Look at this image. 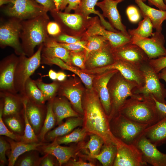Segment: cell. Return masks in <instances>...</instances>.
<instances>
[{"label": "cell", "mask_w": 166, "mask_h": 166, "mask_svg": "<svg viewBox=\"0 0 166 166\" xmlns=\"http://www.w3.org/2000/svg\"><path fill=\"white\" fill-rule=\"evenodd\" d=\"M117 152L113 166H145L141 153L136 145L125 143L116 138Z\"/></svg>", "instance_id": "cell-13"}, {"label": "cell", "mask_w": 166, "mask_h": 166, "mask_svg": "<svg viewBox=\"0 0 166 166\" xmlns=\"http://www.w3.org/2000/svg\"><path fill=\"white\" fill-rule=\"evenodd\" d=\"M112 51L115 61H125L140 69L143 64L148 62L149 60L147 55L140 47L132 42L112 48Z\"/></svg>", "instance_id": "cell-15"}, {"label": "cell", "mask_w": 166, "mask_h": 166, "mask_svg": "<svg viewBox=\"0 0 166 166\" xmlns=\"http://www.w3.org/2000/svg\"><path fill=\"white\" fill-rule=\"evenodd\" d=\"M20 114L11 115L3 117V121L7 128L14 133L22 136L25 129L24 121H22Z\"/></svg>", "instance_id": "cell-38"}, {"label": "cell", "mask_w": 166, "mask_h": 166, "mask_svg": "<svg viewBox=\"0 0 166 166\" xmlns=\"http://www.w3.org/2000/svg\"><path fill=\"white\" fill-rule=\"evenodd\" d=\"M144 18L143 20L139 22L136 28L128 30V33L130 36L146 38L152 35L153 28L151 22L147 17H145Z\"/></svg>", "instance_id": "cell-37"}, {"label": "cell", "mask_w": 166, "mask_h": 166, "mask_svg": "<svg viewBox=\"0 0 166 166\" xmlns=\"http://www.w3.org/2000/svg\"><path fill=\"white\" fill-rule=\"evenodd\" d=\"M53 99L49 101L47 107L46 116L43 125L38 137L40 142H45V137L47 133L54 127L57 120L53 109Z\"/></svg>", "instance_id": "cell-35"}, {"label": "cell", "mask_w": 166, "mask_h": 166, "mask_svg": "<svg viewBox=\"0 0 166 166\" xmlns=\"http://www.w3.org/2000/svg\"><path fill=\"white\" fill-rule=\"evenodd\" d=\"M43 47V44L40 45L37 51L31 57H27L24 54L18 57L15 71L14 87L16 92L24 98L26 82L41 63Z\"/></svg>", "instance_id": "cell-6"}, {"label": "cell", "mask_w": 166, "mask_h": 166, "mask_svg": "<svg viewBox=\"0 0 166 166\" xmlns=\"http://www.w3.org/2000/svg\"><path fill=\"white\" fill-rule=\"evenodd\" d=\"M48 75L52 80L54 81L57 80V73L53 70L50 69Z\"/></svg>", "instance_id": "cell-60"}, {"label": "cell", "mask_w": 166, "mask_h": 166, "mask_svg": "<svg viewBox=\"0 0 166 166\" xmlns=\"http://www.w3.org/2000/svg\"><path fill=\"white\" fill-rule=\"evenodd\" d=\"M104 143V141L101 137L97 134H92L85 148L89 150L90 156L93 157L100 153Z\"/></svg>", "instance_id": "cell-43"}, {"label": "cell", "mask_w": 166, "mask_h": 166, "mask_svg": "<svg viewBox=\"0 0 166 166\" xmlns=\"http://www.w3.org/2000/svg\"><path fill=\"white\" fill-rule=\"evenodd\" d=\"M83 121L82 118L78 117L69 118L65 123L47 133L45 142L52 141L56 138L68 134L75 128L81 125Z\"/></svg>", "instance_id": "cell-29"}, {"label": "cell", "mask_w": 166, "mask_h": 166, "mask_svg": "<svg viewBox=\"0 0 166 166\" xmlns=\"http://www.w3.org/2000/svg\"><path fill=\"white\" fill-rule=\"evenodd\" d=\"M115 61L112 48L108 41L100 49L88 53L85 65L90 69L106 66Z\"/></svg>", "instance_id": "cell-20"}, {"label": "cell", "mask_w": 166, "mask_h": 166, "mask_svg": "<svg viewBox=\"0 0 166 166\" xmlns=\"http://www.w3.org/2000/svg\"><path fill=\"white\" fill-rule=\"evenodd\" d=\"M118 113L136 122L149 126L159 121L152 96L127 99Z\"/></svg>", "instance_id": "cell-3"}, {"label": "cell", "mask_w": 166, "mask_h": 166, "mask_svg": "<svg viewBox=\"0 0 166 166\" xmlns=\"http://www.w3.org/2000/svg\"><path fill=\"white\" fill-rule=\"evenodd\" d=\"M21 21L10 18L1 23L0 26V47L3 48L7 46L11 47L14 49L15 53L19 56L24 54L20 41Z\"/></svg>", "instance_id": "cell-10"}, {"label": "cell", "mask_w": 166, "mask_h": 166, "mask_svg": "<svg viewBox=\"0 0 166 166\" xmlns=\"http://www.w3.org/2000/svg\"><path fill=\"white\" fill-rule=\"evenodd\" d=\"M70 57L72 64L83 70L85 69L86 57L85 50L79 52L70 51Z\"/></svg>", "instance_id": "cell-45"}, {"label": "cell", "mask_w": 166, "mask_h": 166, "mask_svg": "<svg viewBox=\"0 0 166 166\" xmlns=\"http://www.w3.org/2000/svg\"><path fill=\"white\" fill-rule=\"evenodd\" d=\"M66 76L64 73L59 72L57 73V80L59 81H63L65 80Z\"/></svg>", "instance_id": "cell-58"}, {"label": "cell", "mask_w": 166, "mask_h": 166, "mask_svg": "<svg viewBox=\"0 0 166 166\" xmlns=\"http://www.w3.org/2000/svg\"><path fill=\"white\" fill-rule=\"evenodd\" d=\"M23 104L28 121L38 136L42 127L46 115L44 105L36 104L26 99H24Z\"/></svg>", "instance_id": "cell-21"}, {"label": "cell", "mask_w": 166, "mask_h": 166, "mask_svg": "<svg viewBox=\"0 0 166 166\" xmlns=\"http://www.w3.org/2000/svg\"><path fill=\"white\" fill-rule=\"evenodd\" d=\"M62 95L70 101L71 104L79 112L82 113L81 98L82 91L81 89L67 85L62 87L61 89Z\"/></svg>", "instance_id": "cell-32"}, {"label": "cell", "mask_w": 166, "mask_h": 166, "mask_svg": "<svg viewBox=\"0 0 166 166\" xmlns=\"http://www.w3.org/2000/svg\"><path fill=\"white\" fill-rule=\"evenodd\" d=\"M148 63L155 72L158 74L166 67V56L156 59H149Z\"/></svg>", "instance_id": "cell-49"}, {"label": "cell", "mask_w": 166, "mask_h": 166, "mask_svg": "<svg viewBox=\"0 0 166 166\" xmlns=\"http://www.w3.org/2000/svg\"><path fill=\"white\" fill-rule=\"evenodd\" d=\"M23 113L25 122V129L21 141L27 143L40 142L28 121L24 107Z\"/></svg>", "instance_id": "cell-42"}, {"label": "cell", "mask_w": 166, "mask_h": 166, "mask_svg": "<svg viewBox=\"0 0 166 166\" xmlns=\"http://www.w3.org/2000/svg\"><path fill=\"white\" fill-rule=\"evenodd\" d=\"M57 143L55 138L49 144L46 143L39 147L38 150L45 154L49 153L54 156L57 159L59 165L67 163L74 155L73 148L61 146Z\"/></svg>", "instance_id": "cell-23"}, {"label": "cell", "mask_w": 166, "mask_h": 166, "mask_svg": "<svg viewBox=\"0 0 166 166\" xmlns=\"http://www.w3.org/2000/svg\"><path fill=\"white\" fill-rule=\"evenodd\" d=\"M46 30L48 35L51 37H56L62 33L60 26L56 22H49Z\"/></svg>", "instance_id": "cell-51"}, {"label": "cell", "mask_w": 166, "mask_h": 166, "mask_svg": "<svg viewBox=\"0 0 166 166\" xmlns=\"http://www.w3.org/2000/svg\"><path fill=\"white\" fill-rule=\"evenodd\" d=\"M164 2H166V0H164Z\"/></svg>", "instance_id": "cell-62"}, {"label": "cell", "mask_w": 166, "mask_h": 166, "mask_svg": "<svg viewBox=\"0 0 166 166\" xmlns=\"http://www.w3.org/2000/svg\"><path fill=\"white\" fill-rule=\"evenodd\" d=\"M38 4L44 7L48 11L55 10L54 4L53 0H35Z\"/></svg>", "instance_id": "cell-55"}, {"label": "cell", "mask_w": 166, "mask_h": 166, "mask_svg": "<svg viewBox=\"0 0 166 166\" xmlns=\"http://www.w3.org/2000/svg\"><path fill=\"white\" fill-rule=\"evenodd\" d=\"M152 97L155 102L156 111L159 120L166 117V104L158 101L152 96Z\"/></svg>", "instance_id": "cell-53"}, {"label": "cell", "mask_w": 166, "mask_h": 166, "mask_svg": "<svg viewBox=\"0 0 166 166\" xmlns=\"http://www.w3.org/2000/svg\"><path fill=\"white\" fill-rule=\"evenodd\" d=\"M116 69L126 79L136 82L138 87L143 86L145 83V78L140 69L128 62L116 60L113 64L103 67L83 70L87 73L102 74L106 71Z\"/></svg>", "instance_id": "cell-12"}, {"label": "cell", "mask_w": 166, "mask_h": 166, "mask_svg": "<svg viewBox=\"0 0 166 166\" xmlns=\"http://www.w3.org/2000/svg\"><path fill=\"white\" fill-rule=\"evenodd\" d=\"M142 134L157 147L166 143V117L148 126Z\"/></svg>", "instance_id": "cell-24"}, {"label": "cell", "mask_w": 166, "mask_h": 166, "mask_svg": "<svg viewBox=\"0 0 166 166\" xmlns=\"http://www.w3.org/2000/svg\"><path fill=\"white\" fill-rule=\"evenodd\" d=\"M41 63L50 65H55L62 69L73 73L80 78L89 90L92 89L93 78L92 76L68 65L61 59L57 57L43 59H41Z\"/></svg>", "instance_id": "cell-30"}, {"label": "cell", "mask_w": 166, "mask_h": 166, "mask_svg": "<svg viewBox=\"0 0 166 166\" xmlns=\"http://www.w3.org/2000/svg\"><path fill=\"white\" fill-rule=\"evenodd\" d=\"M122 1V0H103L98 2L96 6L101 9L104 17L108 19L109 22L115 29L125 34L129 35L126 26L122 22L117 9L118 4Z\"/></svg>", "instance_id": "cell-18"}, {"label": "cell", "mask_w": 166, "mask_h": 166, "mask_svg": "<svg viewBox=\"0 0 166 166\" xmlns=\"http://www.w3.org/2000/svg\"><path fill=\"white\" fill-rule=\"evenodd\" d=\"M98 17L90 18L88 28L82 37L99 35L105 37L112 48H117L132 42V37L121 32H115L109 30L101 24Z\"/></svg>", "instance_id": "cell-11"}, {"label": "cell", "mask_w": 166, "mask_h": 166, "mask_svg": "<svg viewBox=\"0 0 166 166\" xmlns=\"http://www.w3.org/2000/svg\"><path fill=\"white\" fill-rule=\"evenodd\" d=\"M64 0H53L55 7V10H60L62 4Z\"/></svg>", "instance_id": "cell-61"}, {"label": "cell", "mask_w": 166, "mask_h": 166, "mask_svg": "<svg viewBox=\"0 0 166 166\" xmlns=\"http://www.w3.org/2000/svg\"><path fill=\"white\" fill-rule=\"evenodd\" d=\"M55 157L52 154L47 153L41 157L39 166H53L55 165L53 157Z\"/></svg>", "instance_id": "cell-54"}, {"label": "cell", "mask_w": 166, "mask_h": 166, "mask_svg": "<svg viewBox=\"0 0 166 166\" xmlns=\"http://www.w3.org/2000/svg\"><path fill=\"white\" fill-rule=\"evenodd\" d=\"M126 12L128 20L132 23H136L140 20V12L136 6L133 5L128 6Z\"/></svg>", "instance_id": "cell-50"}, {"label": "cell", "mask_w": 166, "mask_h": 166, "mask_svg": "<svg viewBox=\"0 0 166 166\" xmlns=\"http://www.w3.org/2000/svg\"><path fill=\"white\" fill-rule=\"evenodd\" d=\"M1 95L3 98L2 117L20 114L24 109V99L19 94L1 92Z\"/></svg>", "instance_id": "cell-25"}, {"label": "cell", "mask_w": 166, "mask_h": 166, "mask_svg": "<svg viewBox=\"0 0 166 166\" xmlns=\"http://www.w3.org/2000/svg\"><path fill=\"white\" fill-rule=\"evenodd\" d=\"M113 117H114L113 126L110 128L112 134L127 144H135L144 131L149 126L136 122L119 113Z\"/></svg>", "instance_id": "cell-8"}, {"label": "cell", "mask_w": 166, "mask_h": 166, "mask_svg": "<svg viewBox=\"0 0 166 166\" xmlns=\"http://www.w3.org/2000/svg\"><path fill=\"white\" fill-rule=\"evenodd\" d=\"M50 12L55 22L60 26L62 33L75 36L82 37L88 28L91 18L87 19L77 14L55 10Z\"/></svg>", "instance_id": "cell-9"}, {"label": "cell", "mask_w": 166, "mask_h": 166, "mask_svg": "<svg viewBox=\"0 0 166 166\" xmlns=\"http://www.w3.org/2000/svg\"><path fill=\"white\" fill-rule=\"evenodd\" d=\"M82 38L87 41L86 57L90 52L100 49L108 42L105 37L99 35L82 37Z\"/></svg>", "instance_id": "cell-40"}, {"label": "cell", "mask_w": 166, "mask_h": 166, "mask_svg": "<svg viewBox=\"0 0 166 166\" xmlns=\"http://www.w3.org/2000/svg\"><path fill=\"white\" fill-rule=\"evenodd\" d=\"M3 104L1 102L0 108V135L4 136L17 141H21L22 136L15 134L10 130L3 121L2 113Z\"/></svg>", "instance_id": "cell-44"}, {"label": "cell", "mask_w": 166, "mask_h": 166, "mask_svg": "<svg viewBox=\"0 0 166 166\" xmlns=\"http://www.w3.org/2000/svg\"><path fill=\"white\" fill-rule=\"evenodd\" d=\"M160 79H163L166 82V67L162 69L158 73Z\"/></svg>", "instance_id": "cell-59"}, {"label": "cell", "mask_w": 166, "mask_h": 166, "mask_svg": "<svg viewBox=\"0 0 166 166\" xmlns=\"http://www.w3.org/2000/svg\"><path fill=\"white\" fill-rule=\"evenodd\" d=\"M134 1L139 7L143 17H148L156 31L161 32L163 22L166 20V11L152 8L146 5L141 0Z\"/></svg>", "instance_id": "cell-26"}, {"label": "cell", "mask_w": 166, "mask_h": 166, "mask_svg": "<svg viewBox=\"0 0 166 166\" xmlns=\"http://www.w3.org/2000/svg\"><path fill=\"white\" fill-rule=\"evenodd\" d=\"M99 0H81L77 8L74 11V13L80 14L85 18H89L91 14H96L99 17L102 25L106 29L115 32L120 31L115 29L104 18L102 14L95 8V6Z\"/></svg>", "instance_id": "cell-27"}, {"label": "cell", "mask_w": 166, "mask_h": 166, "mask_svg": "<svg viewBox=\"0 0 166 166\" xmlns=\"http://www.w3.org/2000/svg\"><path fill=\"white\" fill-rule=\"evenodd\" d=\"M144 2L147 1L150 6L154 5L160 10L166 11V4L164 0H141Z\"/></svg>", "instance_id": "cell-56"}, {"label": "cell", "mask_w": 166, "mask_h": 166, "mask_svg": "<svg viewBox=\"0 0 166 166\" xmlns=\"http://www.w3.org/2000/svg\"><path fill=\"white\" fill-rule=\"evenodd\" d=\"M25 97L28 100L39 105H44L46 101L42 92L30 77L25 85Z\"/></svg>", "instance_id": "cell-33"}, {"label": "cell", "mask_w": 166, "mask_h": 166, "mask_svg": "<svg viewBox=\"0 0 166 166\" xmlns=\"http://www.w3.org/2000/svg\"><path fill=\"white\" fill-rule=\"evenodd\" d=\"M145 78L144 85L136 88L134 93L143 97L152 96L158 101L166 104V89L160 81L158 74L156 73L148 62L143 64L140 68Z\"/></svg>", "instance_id": "cell-7"}, {"label": "cell", "mask_w": 166, "mask_h": 166, "mask_svg": "<svg viewBox=\"0 0 166 166\" xmlns=\"http://www.w3.org/2000/svg\"><path fill=\"white\" fill-rule=\"evenodd\" d=\"M58 43L61 46L71 51L79 52L86 50V40H82L80 42L73 44Z\"/></svg>", "instance_id": "cell-48"}, {"label": "cell", "mask_w": 166, "mask_h": 166, "mask_svg": "<svg viewBox=\"0 0 166 166\" xmlns=\"http://www.w3.org/2000/svg\"><path fill=\"white\" fill-rule=\"evenodd\" d=\"M49 21L47 14L22 21L20 39L22 48L26 55L28 57L33 55L35 47L43 44L49 38V36L46 26Z\"/></svg>", "instance_id": "cell-2"}, {"label": "cell", "mask_w": 166, "mask_h": 166, "mask_svg": "<svg viewBox=\"0 0 166 166\" xmlns=\"http://www.w3.org/2000/svg\"><path fill=\"white\" fill-rule=\"evenodd\" d=\"M122 0V1H124V0Z\"/></svg>", "instance_id": "cell-63"}, {"label": "cell", "mask_w": 166, "mask_h": 166, "mask_svg": "<svg viewBox=\"0 0 166 166\" xmlns=\"http://www.w3.org/2000/svg\"><path fill=\"white\" fill-rule=\"evenodd\" d=\"M150 38L132 36V43L138 45L145 52L149 59L166 56L165 40L161 32L156 31Z\"/></svg>", "instance_id": "cell-14"}, {"label": "cell", "mask_w": 166, "mask_h": 166, "mask_svg": "<svg viewBox=\"0 0 166 166\" xmlns=\"http://www.w3.org/2000/svg\"><path fill=\"white\" fill-rule=\"evenodd\" d=\"M59 58L66 64L71 66L70 51L60 45L59 43L49 36L43 44L41 53V59Z\"/></svg>", "instance_id": "cell-22"}, {"label": "cell", "mask_w": 166, "mask_h": 166, "mask_svg": "<svg viewBox=\"0 0 166 166\" xmlns=\"http://www.w3.org/2000/svg\"><path fill=\"white\" fill-rule=\"evenodd\" d=\"M4 14L21 21L47 14L48 11L35 0H0Z\"/></svg>", "instance_id": "cell-5"}, {"label": "cell", "mask_w": 166, "mask_h": 166, "mask_svg": "<svg viewBox=\"0 0 166 166\" xmlns=\"http://www.w3.org/2000/svg\"><path fill=\"white\" fill-rule=\"evenodd\" d=\"M135 145L140 151L143 161L153 166H166V154L159 151L157 146L142 134Z\"/></svg>", "instance_id": "cell-17"}, {"label": "cell", "mask_w": 166, "mask_h": 166, "mask_svg": "<svg viewBox=\"0 0 166 166\" xmlns=\"http://www.w3.org/2000/svg\"><path fill=\"white\" fill-rule=\"evenodd\" d=\"M108 87L111 104L109 120L118 113L128 98L142 97L134 93V89L138 87L136 83L125 78L118 71L110 79Z\"/></svg>", "instance_id": "cell-4"}, {"label": "cell", "mask_w": 166, "mask_h": 166, "mask_svg": "<svg viewBox=\"0 0 166 166\" xmlns=\"http://www.w3.org/2000/svg\"><path fill=\"white\" fill-rule=\"evenodd\" d=\"M34 81L42 92L46 101L53 99L59 88L58 83L55 82L50 84L45 83L40 79Z\"/></svg>", "instance_id": "cell-41"}, {"label": "cell", "mask_w": 166, "mask_h": 166, "mask_svg": "<svg viewBox=\"0 0 166 166\" xmlns=\"http://www.w3.org/2000/svg\"><path fill=\"white\" fill-rule=\"evenodd\" d=\"M10 149L9 142L3 136L0 138V165L4 166L8 164V160L6 158V151Z\"/></svg>", "instance_id": "cell-46"}, {"label": "cell", "mask_w": 166, "mask_h": 166, "mask_svg": "<svg viewBox=\"0 0 166 166\" xmlns=\"http://www.w3.org/2000/svg\"><path fill=\"white\" fill-rule=\"evenodd\" d=\"M39 151L34 149L27 151L19 156L16 160L14 166H39L41 157Z\"/></svg>", "instance_id": "cell-36"}, {"label": "cell", "mask_w": 166, "mask_h": 166, "mask_svg": "<svg viewBox=\"0 0 166 166\" xmlns=\"http://www.w3.org/2000/svg\"><path fill=\"white\" fill-rule=\"evenodd\" d=\"M18 57L14 54L7 56L0 63V90L1 92L17 94L14 87L15 71Z\"/></svg>", "instance_id": "cell-16"}, {"label": "cell", "mask_w": 166, "mask_h": 166, "mask_svg": "<svg viewBox=\"0 0 166 166\" xmlns=\"http://www.w3.org/2000/svg\"><path fill=\"white\" fill-rule=\"evenodd\" d=\"M92 90L85 99V128L87 132L101 137L104 144H115V137L111 131L109 117L100 103L98 94Z\"/></svg>", "instance_id": "cell-1"}, {"label": "cell", "mask_w": 166, "mask_h": 166, "mask_svg": "<svg viewBox=\"0 0 166 166\" xmlns=\"http://www.w3.org/2000/svg\"><path fill=\"white\" fill-rule=\"evenodd\" d=\"M81 0H64L60 9L62 11L65 10V12L70 13L72 10L75 11L78 7Z\"/></svg>", "instance_id": "cell-52"}, {"label": "cell", "mask_w": 166, "mask_h": 166, "mask_svg": "<svg viewBox=\"0 0 166 166\" xmlns=\"http://www.w3.org/2000/svg\"><path fill=\"white\" fill-rule=\"evenodd\" d=\"M52 38L58 42L67 44L75 43L83 40L81 37L73 36L64 33L56 37Z\"/></svg>", "instance_id": "cell-47"}, {"label": "cell", "mask_w": 166, "mask_h": 166, "mask_svg": "<svg viewBox=\"0 0 166 166\" xmlns=\"http://www.w3.org/2000/svg\"><path fill=\"white\" fill-rule=\"evenodd\" d=\"M73 166H93L94 164L91 163H87L82 160H79L78 161H73L70 164Z\"/></svg>", "instance_id": "cell-57"}, {"label": "cell", "mask_w": 166, "mask_h": 166, "mask_svg": "<svg viewBox=\"0 0 166 166\" xmlns=\"http://www.w3.org/2000/svg\"><path fill=\"white\" fill-rule=\"evenodd\" d=\"M53 109L56 118L57 123L60 125L65 118L78 117V115L71 108L66 101L59 98L54 99Z\"/></svg>", "instance_id": "cell-31"}, {"label": "cell", "mask_w": 166, "mask_h": 166, "mask_svg": "<svg viewBox=\"0 0 166 166\" xmlns=\"http://www.w3.org/2000/svg\"><path fill=\"white\" fill-rule=\"evenodd\" d=\"M87 132L85 128H77L69 134L56 138V140L59 144H67L72 142H78L84 138Z\"/></svg>", "instance_id": "cell-39"}, {"label": "cell", "mask_w": 166, "mask_h": 166, "mask_svg": "<svg viewBox=\"0 0 166 166\" xmlns=\"http://www.w3.org/2000/svg\"><path fill=\"white\" fill-rule=\"evenodd\" d=\"M117 152V148L115 144H104L100 153L92 158L97 159L104 166H112L113 165Z\"/></svg>", "instance_id": "cell-34"}, {"label": "cell", "mask_w": 166, "mask_h": 166, "mask_svg": "<svg viewBox=\"0 0 166 166\" xmlns=\"http://www.w3.org/2000/svg\"><path fill=\"white\" fill-rule=\"evenodd\" d=\"M118 71L116 69L106 71L101 74L94 83L95 89L103 109L109 117L111 112V104L108 84L111 78Z\"/></svg>", "instance_id": "cell-19"}, {"label": "cell", "mask_w": 166, "mask_h": 166, "mask_svg": "<svg viewBox=\"0 0 166 166\" xmlns=\"http://www.w3.org/2000/svg\"><path fill=\"white\" fill-rule=\"evenodd\" d=\"M7 140L10 145L11 150L8 155L9 166H14L17 159L24 153L32 150H38L39 147L46 144L42 142L27 143L16 141L9 138Z\"/></svg>", "instance_id": "cell-28"}]
</instances>
